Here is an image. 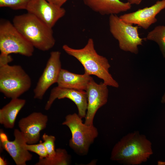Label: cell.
<instances>
[{"mask_svg":"<svg viewBox=\"0 0 165 165\" xmlns=\"http://www.w3.org/2000/svg\"><path fill=\"white\" fill-rule=\"evenodd\" d=\"M151 142L146 136L134 131L125 135L113 147L110 159L127 165H139L153 154Z\"/></svg>","mask_w":165,"mask_h":165,"instance_id":"6da1fadb","label":"cell"},{"mask_svg":"<svg viewBox=\"0 0 165 165\" xmlns=\"http://www.w3.org/2000/svg\"><path fill=\"white\" fill-rule=\"evenodd\" d=\"M62 49L67 54L75 58L82 64L85 73L96 76L102 79L103 82L108 86L119 87V84L109 72L111 66L108 59L96 52L92 38H89L86 45L82 48L74 49L65 44L62 46Z\"/></svg>","mask_w":165,"mask_h":165,"instance_id":"7a4b0ae2","label":"cell"},{"mask_svg":"<svg viewBox=\"0 0 165 165\" xmlns=\"http://www.w3.org/2000/svg\"><path fill=\"white\" fill-rule=\"evenodd\" d=\"M12 23L34 48L46 51L54 46L55 40L52 28L33 15L27 12L16 15Z\"/></svg>","mask_w":165,"mask_h":165,"instance_id":"3957f363","label":"cell"},{"mask_svg":"<svg viewBox=\"0 0 165 165\" xmlns=\"http://www.w3.org/2000/svg\"><path fill=\"white\" fill-rule=\"evenodd\" d=\"M82 119L76 113L69 114L66 116L62 124L67 126L71 132L70 147L77 154L84 156L87 154L98 133L94 125H86L83 123Z\"/></svg>","mask_w":165,"mask_h":165,"instance_id":"277c9868","label":"cell"},{"mask_svg":"<svg viewBox=\"0 0 165 165\" xmlns=\"http://www.w3.org/2000/svg\"><path fill=\"white\" fill-rule=\"evenodd\" d=\"M31 85L30 77L21 66L7 64L0 67V91L6 97L19 98Z\"/></svg>","mask_w":165,"mask_h":165,"instance_id":"5b68a950","label":"cell"},{"mask_svg":"<svg viewBox=\"0 0 165 165\" xmlns=\"http://www.w3.org/2000/svg\"><path fill=\"white\" fill-rule=\"evenodd\" d=\"M1 54H19L31 56L34 47L9 21L3 20L0 23Z\"/></svg>","mask_w":165,"mask_h":165,"instance_id":"8992f818","label":"cell"},{"mask_svg":"<svg viewBox=\"0 0 165 165\" xmlns=\"http://www.w3.org/2000/svg\"><path fill=\"white\" fill-rule=\"evenodd\" d=\"M110 31L118 40L119 48L135 54L138 53V46L142 44L143 38L140 37L138 27L126 23L116 14L109 16Z\"/></svg>","mask_w":165,"mask_h":165,"instance_id":"52a82bcc","label":"cell"},{"mask_svg":"<svg viewBox=\"0 0 165 165\" xmlns=\"http://www.w3.org/2000/svg\"><path fill=\"white\" fill-rule=\"evenodd\" d=\"M61 53L58 51L51 52L42 74L34 90V98L42 100L47 90L57 83L61 70Z\"/></svg>","mask_w":165,"mask_h":165,"instance_id":"ba28073f","label":"cell"},{"mask_svg":"<svg viewBox=\"0 0 165 165\" xmlns=\"http://www.w3.org/2000/svg\"><path fill=\"white\" fill-rule=\"evenodd\" d=\"M13 134L14 140L10 141L6 134L1 131L0 147L9 153L16 165H26V162L32 159V155L26 148L27 143L20 131L15 129Z\"/></svg>","mask_w":165,"mask_h":165,"instance_id":"9c48e42d","label":"cell"},{"mask_svg":"<svg viewBox=\"0 0 165 165\" xmlns=\"http://www.w3.org/2000/svg\"><path fill=\"white\" fill-rule=\"evenodd\" d=\"M26 10L51 28L66 13L64 8L47 0H30Z\"/></svg>","mask_w":165,"mask_h":165,"instance_id":"30bf717a","label":"cell"},{"mask_svg":"<svg viewBox=\"0 0 165 165\" xmlns=\"http://www.w3.org/2000/svg\"><path fill=\"white\" fill-rule=\"evenodd\" d=\"M103 82L97 83L92 79L89 84L86 91L87 107L84 123L88 125H93L95 114L99 108L107 102L108 90Z\"/></svg>","mask_w":165,"mask_h":165,"instance_id":"8fae6325","label":"cell"},{"mask_svg":"<svg viewBox=\"0 0 165 165\" xmlns=\"http://www.w3.org/2000/svg\"><path fill=\"white\" fill-rule=\"evenodd\" d=\"M48 116L40 112H34L20 120L18 126L28 144L37 143L40 132L46 127Z\"/></svg>","mask_w":165,"mask_h":165,"instance_id":"7c38bea8","label":"cell"},{"mask_svg":"<svg viewBox=\"0 0 165 165\" xmlns=\"http://www.w3.org/2000/svg\"><path fill=\"white\" fill-rule=\"evenodd\" d=\"M165 8V0L158 1L153 5L132 13L124 14L119 18L124 22L134 24L145 29H148L157 21L156 16Z\"/></svg>","mask_w":165,"mask_h":165,"instance_id":"4fadbf2b","label":"cell"},{"mask_svg":"<svg viewBox=\"0 0 165 165\" xmlns=\"http://www.w3.org/2000/svg\"><path fill=\"white\" fill-rule=\"evenodd\" d=\"M64 98L72 101L76 105L79 115L82 118H85L87 107V99L86 91L74 89L64 88L58 86L54 87L51 90L50 96L45 107L46 110L51 108L54 101Z\"/></svg>","mask_w":165,"mask_h":165,"instance_id":"5bb4252c","label":"cell"},{"mask_svg":"<svg viewBox=\"0 0 165 165\" xmlns=\"http://www.w3.org/2000/svg\"><path fill=\"white\" fill-rule=\"evenodd\" d=\"M94 11L101 15H116L130 9L131 5L120 0H82Z\"/></svg>","mask_w":165,"mask_h":165,"instance_id":"9a60e30c","label":"cell"},{"mask_svg":"<svg viewBox=\"0 0 165 165\" xmlns=\"http://www.w3.org/2000/svg\"><path fill=\"white\" fill-rule=\"evenodd\" d=\"M92 79L90 75L85 73L76 74L62 68L57 83L60 87L85 91Z\"/></svg>","mask_w":165,"mask_h":165,"instance_id":"2e32d148","label":"cell"},{"mask_svg":"<svg viewBox=\"0 0 165 165\" xmlns=\"http://www.w3.org/2000/svg\"><path fill=\"white\" fill-rule=\"evenodd\" d=\"M26 103L25 99H12L0 109V123L6 128H13L17 116Z\"/></svg>","mask_w":165,"mask_h":165,"instance_id":"e0dca14e","label":"cell"},{"mask_svg":"<svg viewBox=\"0 0 165 165\" xmlns=\"http://www.w3.org/2000/svg\"><path fill=\"white\" fill-rule=\"evenodd\" d=\"M56 154L52 158L39 159L35 165H68L71 162V157L64 149L57 148Z\"/></svg>","mask_w":165,"mask_h":165,"instance_id":"ac0fdd59","label":"cell"},{"mask_svg":"<svg viewBox=\"0 0 165 165\" xmlns=\"http://www.w3.org/2000/svg\"><path fill=\"white\" fill-rule=\"evenodd\" d=\"M146 39L156 42L159 46L163 57L165 58V26L156 27L148 33Z\"/></svg>","mask_w":165,"mask_h":165,"instance_id":"d6986e66","label":"cell"},{"mask_svg":"<svg viewBox=\"0 0 165 165\" xmlns=\"http://www.w3.org/2000/svg\"><path fill=\"white\" fill-rule=\"evenodd\" d=\"M30 0H0V7H9L15 10H26Z\"/></svg>","mask_w":165,"mask_h":165,"instance_id":"ffe728a7","label":"cell"},{"mask_svg":"<svg viewBox=\"0 0 165 165\" xmlns=\"http://www.w3.org/2000/svg\"><path fill=\"white\" fill-rule=\"evenodd\" d=\"M42 138L44 141L43 143L48 154L47 158L49 159L52 158L54 156L56 152V149L55 148V137L44 133L42 136Z\"/></svg>","mask_w":165,"mask_h":165,"instance_id":"44dd1931","label":"cell"},{"mask_svg":"<svg viewBox=\"0 0 165 165\" xmlns=\"http://www.w3.org/2000/svg\"><path fill=\"white\" fill-rule=\"evenodd\" d=\"M26 147L29 151L34 152L39 156V159L48 157V154L43 143L41 142L37 144H27Z\"/></svg>","mask_w":165,"mask_h":165,"instance_id":"7402d4cb","label":"cell"},{"mask_svg":"<svg viewBox=\"0 0 165 165\" xmlns=\"http://www.w3.org/2000/svg\"><path fill=\"white\" fill-rule=\"evenodd\" d=\"M13 60V59L10 55L0 54V67L7 64Z\"/></svg>","mask_w":165,"mask_h":165,"instance_id":"603a6c76","label":"cell"},{"mask_svg":"<svg viewBox=\"0 0 165 165\" xmlns=\"http://www.w3.org/2000/svg\"><path fill=\"white\" fill-rule=\"evenodd\" d=\"M49 2L58 6L62 7L68 0H47Z\"/></svg>","mask_w":165,"mask_h":165,"instance_id":"cb8c5ba5","label":"cell"},{"mask_svg":"<svg viewBox=\"0 0 165 165\" xmlns=\"http://www.w3.org/2000/svg\"><path fill=\"white\" fill-rule=\"evenodd\" d=\"M142 0H127V2L130 4L139 5L141 2Z\"/></svg>","mask_w":165,"mask_h":165,"instance_id":"d4e9b609","label":"cell"},{"mask_svg":"<svg viewBox=\"0 0 165 165\" xmlns=\"http://www.w3.org/2000/svg\"><path fill=\"white\" fill-rule=\"evenodd\" d=\"M7 164V163L6 160L2 157H0V165H6Z\"/></svg>","mask_w":165,"mask_h":165,"instance_id":"484cf974","label":"cell"},{"mask_svg":"<svg viewBox=\"0 0 165 165\" xmlns=\"http://www.w3.org/2000/svg\"><path fill=\"white\" fill-rule=\"evenodd\" d=\"M161 101V103L165 104V92L162 97Z\"/></svg>","mask_w":165,"mask_h":165,"instance_id":"4316f807","label":"cell"},{"mask_svg":"<svg viewBox=\"0 0 165 165\" xmlns=\"http://www.w3.org/2000/svg\"><path fill=\"white\" fill-rule=\"evenodd\" d=\"M157 164L158 165H165V162L161 160L158 161Z\"/></svg>","mask_w":165,"mask_h":165,"instance_id":"83f0119b","label":"cell"}]
</instances>
